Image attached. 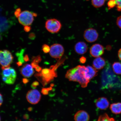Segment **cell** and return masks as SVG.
I'll return each instance as SVG.
<instances>
[{"label":"cell","instance_id":"6da1fadb","mask_svg":"<svg viewBox=\"0 0 121 121\" xmlns=\"http://www.w3.org/2000/svg\"><path fill=\"white\" fill-rule=\"evenodd\" d=\"M86 67L79 65L69 69L66 72L65 78L69 81L78 82L82 87H87L90 81L85 75Z\"/></svg>","mask_w":121,"mask_h":121},{"label":"cell","instance_id":"7a4b0ae2","mask_svg":"<svg viewBox=\"0 0 121 121\" xmlns=\"http://www.w3.org/2000/svg\"><path fill=\"white\" fill-rule=\"evenodd\" d=\"M63 60H61L60 62L57 63L56 64L51 66L49 69L45 68L42 69L39 73L35 75L39 80H40L43 84L49 83L57 76L56 70L60 65L62 63Z\"/></svg>","mask_w":121,"mask_h":121},{"label":"cell","instance_id":"3957f363","mask_svg":"<svg viewBox=\"0 0 121 121\" xmlns=\"http://www.w3.org/2000/svg\"><path fill=\"white\" fill-rule=\"evenodd\" d=\"M14 14L18 18L20 23L25 26H29L31 25L34 22V17L37 15V13L28 10L22 11L20 8L16 9Z\"/></svg>","mask_w":121,"mask_h":121},{"label":"cell","instance_id":"277c9868","mask_svg":"<svg viewBox=\"0 0 121 121\" xmlns=\"http://www.w3.org/2000/svg\"><path fill=\"white\" fill-rule=\"evenodd\" d=\"M2 79L4 82L7 84H14L16 78V71L13 68L9 67L2 69Z\"/></svg>","mask_w":121,"mask_h":121},{"label":"cell","instance_id":"5b68a950","mask_svg":"<svg viewBox=\"0 0 121 121\" xmlns=\"http://www.w3.org/2000/svg\"><path fill=\"white\" fill-rule=\"evenodd\" d=\"M13 57L11 52L6 50H0V65L1 69L10 67Z\"/></svg>","mask_w":121,"mask_h":121},{"label":"cell","instance_id":"8992f818","mask_svg":"<svg viewBox=\"0 0 121 121\" xmlns=\"http://www.w3.org/2000/svg\"><path fill=\"white\" fill-rule=\"evenodd\" d=\"M45 27L50 32L56 33L61 29L62 25L59 21L57 19H48L46 21Z\"/></svg>","mask_w":121,"mask_h":121},{"label":"cell","instance_id":"52a82bcc","mask_svg":"<svg viewBox=\"0 0 121 121\" xmlns=\"http://www.w3.org/2000/svg\"><path fill=\"white\" fill-rule=\"evenodd\" d=\"M64 53V48L62 45L60 44H54L50 47L49 54L52 58L60 59Z\"/></svg>","mask_w":121,"mask_h":121},{"label":"cell","instance_id":"ba28073f","mask_svg":"<svg viewBox=\"0 0 121 121\" xmlns=\"http://www.w3.org/2000/svg\"><path fill=\"white\" fill-rule=\"evenodd\" d=\"M27 101L32 104H37L40 101L41 95L38 90L36 89L30 90L27 93L26 96Z\"/></svg>","mask_w":121,"mask_h":121},{"label":"cell","instance_id":"9c48e42d","mask_svg":"<svg viewBox=\"0 0 121 121\" xmlns=\"http://www.w3.org/2000/svg\"><path fill=\"white\" fill-rule=\"evenodd\" d=\"M98 33L96 30L92 28H90L85 31L84 37L86 41L90 43L96 41L98 37Z\"/></svg>","mask_w":121,"mask_h":121},{"label":"cell","instance_id":"30bf717a","mask_svg":"<svg viewBox=\"0 0 121 121\" xmlns=\"http://www.w3.org/2000/svg\"><path fill=\"white\" fill-rule=\"evenodd\" d=\"M104 48L102 45L97 43L91 47L90 53L92 56L95 57H100L104 54Z\"/></svg>","mask_w":121,"mask_h":121},{"label":"cell","instance_id":"8fae6325","mask_svg":"<svg viewBox=\"0 0 121 121\" xmlns=\"http://www.w3.org/2000/svg\"><path fill=\"white\" fill-rule=\"evenodd\" d=\"M34 69L31 65L26 64L24 65L21 68L20 73L23 76L26 78H29L34 74Z\"/></svg>","mask_w":121,"mask_h":121},{"label":"cell","instance_id":"7c38bea8","mask_svg":"<svg viewBox=\"0 0 121 121\" xmlns=\"http://www.w3.org/2000/svg\"><path fill=\"white\" fill-rule=\"evenodd\" d=\"M95 103L96 107L101 110L107 109L109 105V102L108 100L104 97L98 98L95 101Z\"/></svg>","mask_w":121,"mask_h":121},{"label":"cell","instance_id":"4fadbf2b","mask_svg":"<svg viewBox=\"0 0 121 121\" xmlns=\"http://www.w3.org/2000/svg\"><path fill=\"white\" fill-rule=\"evenodd\" d=\"M88 47L86 43L84 42H79L75 44L74 47L75 52L77 54L82 55L87 52Z\"/></svg>","mask_w":121,"mask_h":121},{"label":"cell","instance_id":"5bb4252c","mask_svg":"<svg viewBox=\"0 0 121 121\" xmlns=\"http://www.w3.org/2000/svg\"><path fill=\"white\" fill-rule=\"evenodd\" d=\"M74 119L75 121H89L90 116L86 112L81 110L75 113Z\"/></svg>","mask_w":121,"mask_h":121},{"label":"cell","instance_id":"9a60e30c","mask_svg":"<svg viewBox=\"0 0 121 121\" xmlns=\"http://www.w3.org/2000/svg\"><path fill=\"white\" fill-rule=\"evenodd\" d=\"M98 71L94 68L90 66H86L85 75L86 78L89 80L96 77L98 74Z\"/></svg>","mask_w":121,"mask_h":121},{"label":"cell","instance_id":"2e32d148","mask_svg":"<svg viewBox=\"0 0 121 121\" xmlns=\"http://www.w3.org/2000/svg\"><path fill=\"white\" fill-rule=\"evenodd\" d=\"M105 60L100 57H96L93 60V67L97 70H100L102 69L105 67Z\"/></svg>","mask_w":121,"mask_h":121},{"label":"cell","instance_id":"e0dca14e","mask_svg":"<svg viewBox=\"0 0 121 121\" xmlns=\"http://www.w3.org/2000/svg\"><path fill=\"white\" fill-rule=\"evenodd\" d=\"M110 109L113 114L117 115L121 113V103H114L111 104Z\"/></svg>","mask_w":121,"mask_h":121},{"label":"cell","instance_id":"ac0fdd59","mask_svg":"<svg viewBox=\"0 0 121 121\" xmlns=\"http://www.w3.org/2000/svg\"><path fill=\"white\" fill-rule=\"evenodd\" d=\"M112 67L115 73L118 75H121V63L115 62L113 64Z\"/></svg>","mask_w":121,"mask_h":121},{"label":"cell","instance_id":"d6986e66","mask_svg":"<svg viewBox=\"0 0 121 121\" xmlns=\"http://www.w3.org/2000/svg\"><path fill=\"white\" fill-rule=\"evenodd\" d=\"M97 121H116L114 118L111 117L106 113H104L99 116Z\"/></svg>","mask_w":121,"mask_h":121},{"label":"cell","instance_id":"ffe728a7","mask_svg":"<svg viewBox=\"0 0 121 121\" xmlns=\"http://www.w3.org/2000/svg\"><path fill=\"white\" fill-rule=\"evenodd\" d=\"M106 0H91L92 5L94 7L98 8L104 5Z\"/></svg>","mask_w":121,"mask_h":121},{"label":"cell","instance_id":"44dd1931","mask_svg":"<svg viewBox=\"0 0 121 121\" xmlns=\"http://www.w3.org/2000/svg\"><path fill=\"white\" fill-rule=\"evenodd\" d=\"M42 50L45 53H47L49 52L50 47L48 45L43 44L42 45Z\"/></svg>","mask_w":121,"mask_h":121},{"label":"cell","instance_id":"7402d4cb","mask_svg":"<svg viewBox=\"0 0 121 121\" xmlns=\"http://www.w3.org/2000/svg\"><path fill=\"white\" fill-rule=\"evenodd\" d=\"M118 11H121V0H114Z\"/></svg>","mask_w":121,"mask_h":121},{"label":"cell","instance_id":"603a6c76","mask_svg":"<svg viewBox=\"0 0 121 121\" xmlns=\"http://www.w3.org/2000/svg\"><path fill=\"white\" fill-rule=\"evenodd\" d=\"M32 60L34 62L39 64V63L41 61L42 59L40 56L39 55L37 56L33 57L32 58Z\"/></svg>","mask_w":121,"mask_h":121},{"label":"cell","instance_id":"cb8c5ba5","mask_svg":"<svg viewBox=\"0 0 121 121\" xmlns=\"http://www.w3.org/2000/svg\"><path fill=\"white\" fill-rule=\"evenodd\" d=\"M108 6L109 9L113 8L116 6L114 0H110L108 3Z\"/></svg>","mask_w":121,"mask_h":121},{"label":"cell","instance_id":"d4e9b609","mask_svg":"<svg viewBox=\"0 0 121 121\" xmlns=\"http://www.w3.org/2000/svg\"><path fill=\"white\" fill-rule=\"evenodd\" d=\"M116 23L117 26L121 29V16L117 18Z\"/></svg>","mask_w":121,"mask_h":121},{"label":"cell","instance_id":"484cf974","mask_svg":"<svg viewBox=\"0 0 121 121\" xmlns=\"http://www.w3.org/2000/svg\"><path fill=\"white\" fill-rule=\"evenodd\" d=\"M86 60V57L83 56L80 59V62L82 63V64H84V63H85Z\"/></svg>","mask_w":121,"mask_h":121},{"label":"cell","instance_id":"4316f807","mask_svg":"<svg viewBox=\"0 0 121 121\" xmlns=\"http://www.w3.org/2000/svg\"><path fill=\"white\" fill-rule=\"evenodd\" d=\"M36 37L34 33H31L29 35V38L31 40H34Z\"/></svg>","mask_w":121,"mask_h":121},{"label":"cell","instance_id":"83f0119b","mask_svg":"<svg viewBox=\"0 0 121 121\" xmlns=\"http://www.w3.org/2000/svg\"><path fill=\"white\" fill-rule=\"evenodd\" d=\"M35 69L36 71L39 72H40L42 70V67L39 66V65H38L37 66H36Z\"/></svg>","mask_w":121,"mask_h":121},{"label":"cell","instance_id":"f1b7e54d","mask_svg":"<svg viewBox=\"0 0 121 121\" xmlns=\"http://www.w3.org/2000/svg\"><path fill=\"white\" fill-rule=\"evenodd\" d=\"M24 29L25 31L28 32L30 31V30H31V27L29 26H25L24 27Z\"/></svg>","mask_w":121,"mask_h":121},{"label":"cell","instance_id":"f546056e","mask_svg":"<svg viewBox=\"0 0 121 121\" xmlns=\"http://www.w3.org/2000/svg\"><path fill=\"white\" fill-rule=\"evenodd\" d=\"M24 60L25 62H28L29 60V57L27 55H26L24 57Z\"/></svg>","mask_w":121,"mask_h":121},{"label":"cell","instance_id":"4dcf8cb0","mask_svg":"<svg viewBox=\"0 0 121 121\" xmlns=\"http://www.w3.org/2000/svg\"><path fill=\"white\" fill-rule=\"evenodd\" d=\"M3 102V99L2 98V96L1 94L0 93V107L1 105L2 104Z\"/></svg>","mask_w":121,"mask_h":121},{"label":"cell","instance_id":"1f68e13d","mask_svg":"<svg viewBox=\"0 0 121 121\" xmlns=\"http://www.w3.org/2000/svg\"><path fill=\"white\" fill-rule=\"evenodd\" d=\"M118 54V56L119 59L121 60V48L119 50Z\"/></svg>","mask_w":121,"mask_h":121},{"label":"cell","instance_id":"d6a6232c","mask_svg":"<svg viewBox=\"0 0 121 121\" xmlns=\"http://www.w3.org/2000/svg\"><path fill=\"white\" fill-rule=\"evenodd\" d=\"M1 39V36L0 35V40Z\"/></svg>","mask_w":121,"mask_h":121},{"label":"cell","instance_id":"836d02e7","mask_svg":"<svg viewBox=\"0 0 121 121\" xmlns=\"http://www.w3.org/2000/svg\"><path fill=\"white\" fill-rule=\"evenodd\" d=\"M0 121H1V118H0Z\"/></svg>","mask_w":121,"mask_h":121}]
</instances>
